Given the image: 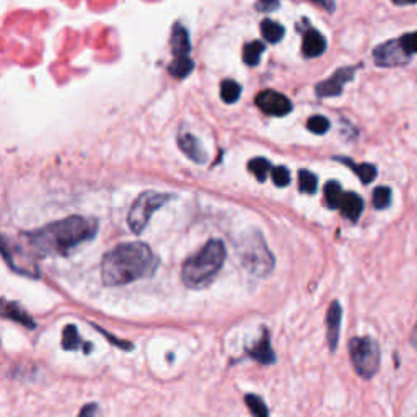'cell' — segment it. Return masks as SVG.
<instances>
[{
  "label": "cell",
  "instance_id": "17",
  "mask_svg": "<svg viewBox=\"0 0 417 417\" xmlns=\"http://www.w3.org/2000/svg\"><path fill=\"white\" fill-rule=\"evenodd\" d=\"M344 194L346 193H343V188H341V184L338 183V181H329V183H326L324 200H326V204H328L329 209H339L341 203H343V199H344Z\"/></svg>",
  "mask_w": 417,
  "mask_h": 417
},
{
  "label": "cell",
  "instance_id": "29",
  "mask_svg": "<svg viewBox=\"0 0 417 417\" xmlns=\"http://www.w3.org/2000/svg\"><path fill=\"white\" fill-rule=\"evenodd\" d=\"M271 177H273L274 184L278 186V188H284V186H289V183H290V172L285 167L273 168Z\"/></svg>",
  "mask_w": 417,
  "mask_h": 417
},
{
  "label": "cell",
  "instance_id": "8",
  "mask_svg": "<svg viewBox=\"0 0 417 417\" xmlns=\"http://www.w3.org/2000/svg\"><path fill=\"white\" fill-rule=\"evenodd\" d=\"M256 107L261 111H264L269 116H285L292 111V103L285 95L274 92V90H264V92L258 93L256 97Z\"/></svg>",
  "mask_w": 417,
  "mask_h": 417
},
{
  "label": "cell",
  "instance_id": "21",
  "mask_svg": "<svg viewBox=\"0 0 417 417\" xmlns=\"http://www.w3.org/2000/svg\"><path fill=\"white\" fill-rule=\"evenodd\" d=\"M241 95V87L235 82V80H224L222 85H220V98L224 100L225 103L232 104L238 102Z\"/></svg>",
  "mask_w": 417,
  "mask_h": 417
},
{
  "label": "cell",
  "instance_id": "3",
  "mask_svg": "<svg viewBox=\"0 0 417 417\" xmlns=\"http://www.w3.org/2000/svg\"><path fill=\"white\" fill-rule=\"evenodd\" d=\"M225 245L220 240H210L204 248L186 259L181 269V279L191 289H199L210 282L225 263Z\"/></svg>",
  "mask_w": 417,
  "mask_h": 417
},
{
  "label": "cell",
  "instance_id": "24",
  "mask_svg": "<svg viewBox=\"0 0 417 417\" xmlns=\"http://www.w3.org/2000/svg\"><path fill=\"white\" fill-rule=\"evenodd\" d=\"M391 198H393V194H391V189L388 186H378V188L374 191V198L371 199H374L375 209L383 210L390 207Z\"/></svg>",
  "mask_w": 417,
  "mask_h": 417
},
{
  "label": "cell",
  "instance_id": "15",
  "mask_svg": "<svg viewBox=\"0 0 417 417\" xmlns=\"http://www.w3.org/2000/svg\"><path fill=\"white\" fill-rule=\"evenodd\" d=\"M248 354L254 360H258L264 365L273 364V362L275 360V355H274L273 348H271V343H269V336H268V333H266V331H264L263 339H259L258 344L253 346V348L248 350Z\"/></svg>",
  "mask_w": 417,
  "mask_h": 417
},
{
  "label": "cell",
  "instance_id": "10",
  "mask_svg": "<svg viewBox=\"0 0 417 417\" xmlns=\"http://www.w3.org/2000/svg\"><path fill=\"white\" fill-rule=\"evenodd\" d=\"M341 320H343V308H341L339 301H333L326 316V324H328V343L329 349L336 350L339 343V333H341Z\"/></svg>",
  "mask_w": 417,
  "mask_h": 417
},
{
  "label": "cell",
  "instance_id": "30",
  "mask_svg": "<svg viewBox=\"0 0 417 417\" xmlns=\"http://www.w3.org/2000/svg\"><path fill=\"white\" fill-rule=\"evenodd\" d=\"M399 41L406 49V53H409L411 56H413V54H417V32L404 34V36L399 38Z\"/></svg>",
  "mask_w": 417,
  "mask_h": 417
},
{
  "label": "cell",
  "instance_id": "5",
  "mask_svg": "<svg viewBox=\"0 0 417 417\" xmlns=\"http://www.w3.org/2000/svg\"><path fill=\"white\" fill-rule=\"evenodd\" d=\"M173 196L155 193V191H147V193L140 194L135 200L132 209L129 210L128 215V225L135 235L142 233L152 219V214L155 210L162 207L167 200L172 199Z\"/></svg>",
  "mask_w": 417,
  "mask_h": 417
},
{
  "label": "cell",
  "instance_id": "16",
  "mask_svg": "<svg viewBox=\"0 0 417 417\" xmlns=\"http://www.w3.org/2000/svg\"><path fill=\"white\" fill-rule=\"evenodd\" d=\"M336 160H339V162L348 165V167L353 170L355 175H357V177L360 178V181L364 184L371 183V181H374L375 177H376V168L374 167V165H370V163H360L359 165V163H354L353 160L346 158V157H336Z\"/></svg>",
  "mask_w": 417,
  "mask_h": 417
},
{
  "label": "cell",
  "instance_id": "18",
  "mask_svg": "<svg viewBox=\"0 0 417 417\" xmlns=\"http://www.w3.org/2000/svg\"><path fill=\"white\" fill-rule=\"evenodd\" d=\"M264 49H266V46L261 41H251L248 44H245V48H243L245 64L251 65V67L258 65L261 62V56H263Z\"/></svg>",
  "mask_w": 417,
  "mask_h": 417
},
{
  "label": "cell",
  "instance_id": "33",
  "mask_svg": "<svg viewBox=\"0 0 417 417\" xmlns=\"http://www.w3.org/2000/svg\"><path fill=\"white\" fill-rule=\"evenodd\" d=\"M313 2L328 12H334V0H313Z\"/></svg>",
  "mask_w": 417,
  "mask_h": 417
},
{
  "label": "cell",
  "instance_id": "22",
  "mask_svg": "<svg viewBox=\"0 0 417 417\" xmlns=\"http://www.w3.org/2000/svg\"><path fill=\"white\" fill-rule=\"evenodd\" d=\"M4 316H7V318H12L15 321H20V323L28 326V328H34V321L29 318V316L25 313V311L20 308L18 305H15V303H5L4 305Z\"/></svg>",
  "mask_w": 417,
  "mask_h": 417
},
{
  "label": "cell",
  "instance_id": "1",
  "mask_svg": "<svg viewBox=\"0 0 417 417\" xmlns=\"http://www.w3.org/2000/svg\"><path fill=\"white\" fill-rule=\"evenodd\" d=\"M98 232V222L95 219L72 217L57 220L46 227L25 235L28 245L39 256H65L85 241L92 240Z\"/></svg>",
  "mask_w": 417,
  "mask_h": 417
},
{
  "label": "cell",
  "instance_id": "28",
  "mask_svg": "<svg viewBox=\"0 0 417 417\" xmlns=\"http://www.w3.org/2000/svg\"><path fill=\"white\" fill-rule=\"evenodd\" d=\"M306 128H308L310 132H313L316 135H323L328 132L329 129V121L326 119L324 116H313L308 119V123H306Z\"/></svg>",
  "mask_w": 417,
  "mask_h": 417
},
{
  "label": "cell",
  "instance_id": "26",
  "mask_svg": "<svg viewBox=\"0 0 417 417\" xmlns=\"http://www.w3.org/2000/svg\"><path fill=\"white\" fill-rule=\"evenodd\" d=\"M80 346V338L74 324L65 326L62 331V348L65 350H75Z\"/></svg>",
  "mask_w": 417,
  "mask_h": 417
},
{
  "label": "cell",
  "instance_id": "20",
  "mask_svg": "<svg viewBox=\"0 0 417 417\" xmlns=\"http://www.w3.org/2000/svg\"><path fill=\"white\" fill-rule=\"evenodd\" d=\"M194 62L189 57H175L172 64L168 65V72L177 78H184L193 72Z\"/></svg>",
  "mask_w": 417,
  "mask_h": 417
},
{
  "label": "cell",
  "instance_id": "6",
  "mask_svg": "<svg viewBox=\"0 0 417 417\" xmlns=\"http://www.w3.org/2000/svg\"><path fill=\"white\" fill-rule=\"evenodd\" d=\"M243 266L254 275H268L274 268V258L266 248L263 238L246 243L241 253Z\"/></svg>",
  "mask_w": 417,
  "mask_h": 417
},
{
  "label": "cell",
  "instance_id": "4",
  "mask_svg": "<svg viewBox=\"0 0 417 417\" xmlns=\"http://www.w3.org/2000/svg\"><path fill=\"white\" fill-rule=\"evenodd\" d=\"M349 355L353 362L354 370L364 380H370L376 375L380 369V346L374 338L362 336L354 338L349 343Z\"/></svg>",
  "mask_w": 417,
  "mask_h": 417
},
{
  "label": "cell",
  "instance_id": "2",
  "mask_svg": "<svg viewBox=\"0 0 417 417\" xmlns=\"http://www.w3.org/2000/svg\"><path fill=\"white\" fill-rule=\"evenodd\" d=\"M157 259L145 243H124L103 256L102 280L108 287L125 285L149 278L157 269Z\"/></svg>",
  "mask_w": 417,
  "mask_h": 417
},
{
  "label": "cell",
  "instance_id": "32",
  "mask_svg": "<svg viewBox=\"0 0 417 417\" xmlns=\"http://www.w3.org/2000/svg\"><path fill=\"white\" fill-rule=\"evenodd\" d=\"M95 414H97V404H87L80 411L78 417H95Z\"/></svg>",
  "mask_w": 417,
  "mask_h": 417
},
{
  "label": "cell",
  "instance_id": "23",
  "mask_svg": "<svg viewBox=\"0 0 417 417\" xmlns=\"http://www.w3.org/2000/svg\"><path fill=\"white\" fill-rule=\"evenodd\" d=\"M318 188V178L315 173L308 170H300L299 172V189L305 194H315Z\"/></svg>",
  "mask_w": 417,
  "mask_h": 417
},
{
  "label": "cell",
  "instance_id": "19",
  "mask_svg": "<svg viewBox=\"0 0 417 417\" xmlns=\"http://www.w3.org/2000/svg\"><path fill=\"white\" fill-rule=\"evenodd\" d=\"M261 32H263V36L266 41L269 43H279L280 39L284 38V27L282 25L273 22V20H264L263 23H261Z\"/></svg>",
  "mask_w": 417,
  "mask_h": 417
},
{
  "label": "cell",
  "instance_id": "35",
  "mask_svg": "<svg viewBox=\"0 0 417 417\" xmlns=\"http://www.w3.org/2000/svg\"><path fill=\"white\" fill-rule=\"evenodd\" d=\"M411 344H413L414 348L417 349V321H416V324H414L413 333H411Z\"/></svg>",
  "mask_w": 417,
  "mask_h": 417
},
{
  "label": "cell",
  "instance_id": "11",
  "mask_svg": "<svg viewBox=\"0 0 417 417\" xmlns=\"http://www.w3.org/2000/svg\"><path fill=\"white\" fill-rule=\"evenodd\" d=\"M178 145H179V149L186 153V157L193 160V162L205 163V160H207V155H205V152H204V147L200 145L199 140L196 139L193 134H188V132L179 134Z\"/></svg>",
  "mask_w": 417,
  "mask_h": 417
},
{
  "label": "cell",
  "instance_id": "14",
  "mask_svg": "<svg viewBox=\"0 0 417 417\" xmlns=\"http://www.w3.org/2000/svg\"><path fill=\"white\" fill-rule=\"evenodd\" d=\"M172 51L175 54V57H188V54L191 53L189 34L186 32V28L181 27L179 23H177L173 27Z\"/></svg>",
  "mask_w": 417,
  "mask_h": 417
},
{
  "label": "cell",
  "instance_id": "34",
  "mask_svg": "<svg viewBox=\"0 0 417 417\" xmlns=\"http://www.w3.org/2000/svg\"><path fill=\"white\" fill-rule=\"evenodd\" d=\"M395 5H398V7H403V5H414L417 4V0H393Z\"/></svg>",
  "mask_w": 417,
  "mask_h": 417
},
{
  "label": "cell",
  "instance_id": "31",
  "mask_svg": "<svg viewBox=\"0 0 417 417\" xmlns=\"http://www.w3.org/2000/svg\"><path fill=\"white\" fill-rule=\"evenodd\" d=\"M280 5V0H258L256 2V10L259 12H273V10H278Z\"/></svg>",
  "mask_w": 417,
  "mask_h": 417
},
{
  "label": "cell",
  "instance_id": "9",
  "mask_svg": "<svg viewBox=\"0 0 417 417\" xmlns=\"http://www.w3.org/2000/svg\"><path fill=\"white\" fill-rule=\"evenodd\" d=\"M355 70H357V67H343L336 70L333 77H329L328 80H324V82H320L316 85V95H318L320 98L339 97V95L343 93L344 85L354 78Z\"/></svg>",
  "mask_w": 417,
  "mask_h": 417
},
{
  "label": "cell",
  "instance_id": "7",
  "mask_svg": "<svg viewBox=\"0 0 417 417\" xmlns=\"http://www.w3.org/2000/svg\"><path fill=\"white\" fill-rule=\"evenodd\" d=\"M374 60L378 67H401L409 64L411 54L406 53L399 39H391L375 48Z\"/></svg>",
  "mask_w": 417,
  "mask_h": 417
},
{
  "label": "cell",
  "instance_id": "12",
  "mask_svg": "<svg viewBox=\"0 0 417 417\" xmlns=\"http://www.w3.org/2000/svg\"><path fill=\"white\" fill-rule=\"evenodd\" d=\"M326 51V39L316 29H308L303 34V54L306 57H320Z\"/></svg>",
  "mask_w": 417,
  "mask_h": 417
},
{
  "label": "cell",
  "instance_id": "27",
  "mask_svg": "<svg viewBox=\"0 0 417 417\" xmlns=\"http://www.w3.org/2000/svg\"><path fill=\"white\" fill-rule=\"evenodd\" d=\"M248 170L258 178V181H264L266 175L273 172V168H271V165L266 158H253L248 163Z\"/></svg>",
  "mask_w": 417,
  "mask_h": 417
},
{
  "label": "cell",
  "instance_id": "25",
  "mask_svg": "<svg viewBox=\"0 0 417 417\" xmlns=\"http://www.w3.org/2000/svg\"><path fill=\"white\" fill-rule=\"evenodd\" d=\"M245 403L254 417H269V411L266 408L264 401L256 395H246Z\"/></svg>",
  "mask_w": 417,
  "mask_h": 417
},
{
  "label": "cell",
  "instance_id": "13",
  "mask_svg": "<svg viewBox=\"0 0 417 417\" xmlns=\"http://www.w3.org/2000/svg\"><path fill=\"white\" fill-rule=\"evenodd\" d=\"M339 209L346 219L353 220V222H357L362 215V210H364V199L355 193H346Z\"/></svg>",
  "mask_w": 417,
  "mask_h": 417
}]
</instances>
